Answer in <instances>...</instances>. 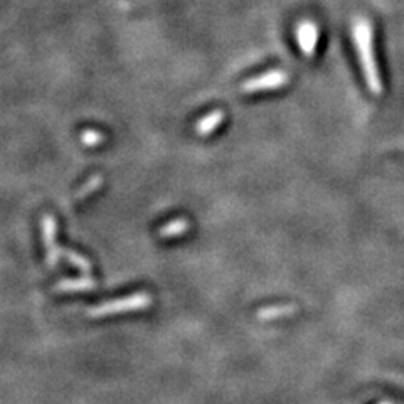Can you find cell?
Masks as SVG:
<instances>
[{"label":"cell","instance_id":"7","mask_svg":"<svg viewBox=\"0 0 404 404\" xmlns=\"http://www.w3.org/2000/svg\"><path fill=\"white\" fill-rule=\"evenodd\" d=\"M81 140H83V144L88 145V147H95V145H98L103 142V135L95 132V130H86L83 137H81Z\"/></svg>","mask_w":404,"mask_h":404},{"label":"cell","instance_id":"9","mask_svg":"<svg viewBox=\"0 0 404 404\" xmlns=\"http://www.w3.org/2000/svg\"><path fill=\"white\" fill-rule=\"evenodd\" d=\"M66 258H67V260L71 261V263H74V265H76V267H80V268H85V269H88V268H89L88 261H85L83 258H81V256H78V254H74V253H66Z\"/></svg>","mask_w":404,"mask_h":404},{"label":"cell","instance_id":"4","mask_svg":"<svg viewBox=\"0 0 404 404\" xmlns=\"http://www.w3.org/2000/svg\"><path fill=\"white\" fill-rule=\"evenodd\" d=\"M223 120H224V111L221 110L211 111V113L205 115L204 118L197 122L196 125L197 135H201V137H207L209 133H212L216 128H218L221 123H223Z\"/></svg>","mask_w":404,"mask_h":404},{"label":"cell","instance_id":"1","mask_svg":"<svg viewBox=\"0 0 404 404\" xmlns=\"http://www.w3.org/2000/svg\"><path fill=\"white\" fill-rule=\"evenodd\" d=\"M352 36L355 51L361 61L362 73H364L366 85L372 95L379 96L383 93V81H381L379 67H377L376 56H374V31L372 24L364 17H357L352 25Z\"/></svg>","mask_w":404,"mask_h":404},{"label":"cell","instance_id":"3","mask_svg":"<svg viewBox=\"0 0 404 404\" xmlns=\"http://www.w3.org/2000/svg\"><path fill=\"white\" fill-rule=\"evenodd\" d=\"M297 39L303 54L313 58L319 44V25L313 21H302L297 27Z\"/></svg>","mask_w":404,"mask_h":404},{"label":"cell","instance_id":"2","mask_svg":"<svg viewBox=\"0 0 404 404\" xmlns=\"http://www.w3.org/2000/svg\"><path fill=\"white\" fill-rule=\"evenodd\" d=\"M290 80L287 71H268V73L261 74V76L251 78L241 86V91L245 93H258V91H271V89H278L285 86Z\"/></svg>","mask_w":404,"mask_h":404},{"label":"cell","instance_id":"8","mask_svg":"<svg viewBox=\"0 0 404 404\" xmlns=\"http://www.w3.org/2000/svg\"><path fill=\"white\" fill-rule=\"evenodd\" d=\"M101 184V177L100 175H96V177H93L91 181L88 182V184L85 186V190H81L80 194H78L76 196V199H80V197H85V196H88L89 192H93V190H96V187H98Z\"/></svg>","mask_w":404,"mask_h":404},{"label":"cell","instance_id":"10","mask_svg":"<svg viewBox=\"0 0 404 404\" xmlns=\"http://www.w3.org/2000/svg\"><path fill=\"white\" fill-rule=\"evenodd\" d=\"M377 404H404V403H399V401H381V403H377Z\"/></svg>","mask_w":404,"mask_h":404},{"label":"cell","instance_id":"6","mask_svg":"<svg viewBox=\"0 0 404 404\" xmlns=\"http://www.w3.org/2000/svg\"><path fill=\"white\" fill-rule=\"evenodd\" d=\"M43 226H44V241H46V246H47V256H49V261L52 258V248L56 249V243H54V238H56V221L51 218V216H46L43 221Z\"/></svg>","mask_w":404,"mask_h":404},{"label":"cell","instance_id":"5","mask_svg":"<svg viewBox=\"0 0 404 404\" xmlns=\"http://www.w3.org/2000/svg\"><path fill=\"white\" fill-rule=\"evenodd\" d=\"M189 229V223L186 219H175L166 224L164 227H160V236L164 238H174V236L184 234Z\"/></svg>","mask_w":404,"mask_h":404}]
</instances>
